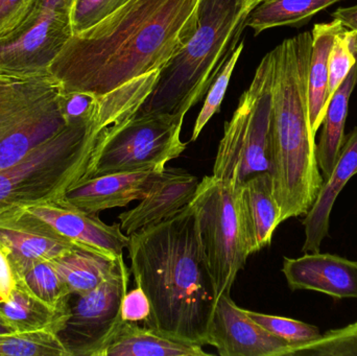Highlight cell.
Returning <instances> with one entry per match:
<instances>
[{
	"label": "cell",
	"mask_w": 357,
	"mask_h": 356,
	"mask_svg": "<svg viewBox=\"0 0 357 356\" xmlns=\"http://www.w3.org/2000/svg\"><path fill=\"white\" fill-rule=\"evenodd\" d=\"M199 0H129L73 35L47 68L60 91L104 95L161 70L195 33Z\"/></svg>",
	"instance_id": "cell-1"
},
{
	"label": "cell",
	"mask_w": 357,
	"mask_h": 356,
	"mask_svg": "<svg viewBox=\"0 0 357 356\" xmlns=\"http://www.w3.org/2000/svg\"><path fill=\"white\" fill-rule=\"evenodd\" d=\"M129 238L130 272L150 301L144 326L185 342L207 345L218 298L192 203Z\"/></svg>",
	"instance_id": "cell-2"
},
{
	"label": "cell",
	"mask_w": 357,
	"mask_h": 356,
	"mask_svg": "<svg viewBox=\"0 0 357 356\" xmlns=\"http://www.w3.org/2000/svg\"><path fill=\"white\" fill-rule=\"evenodd\" d=\"M312 45V33L304 31L272 50L270 175L281 223L305 215L324 182L308 108Z\"/></svg>",
	"instance_id": "cell-3"
},
{
	"label": "cell",
	"mask_w": 357,
	"mask_h": 356,
	"mask_svg": "<svg viewBox=\"0 0 357 356\" xmlns=\"http://www.w3.org/2000/svg\"><path fill=\"white\" fill-rule=\"evenodd\" d=\"M254 8L250 0H199L195 33L161 69L152 93L136 115L169 113L185 116L207 94L236 49Z\"/></svg>",
	"instance_id": "cell-4"
},
{
	"label": "cell",
	"mask_w": 357,
	"mask_h": 356,
	"mask_svg": "<svg viewBox=\"0 0 357 356\" xmlns=\"http://www.w3.org/2000/svg\"><path fill=\"white\" fill-rule=\"evenodd\" d=\"M113 125L100 104L93 118L68 123L19 162L0 171V215L62 200L85 179L94 148Z\"/></svg>",
	"instance_id": "cell-5"
},
{
	"label": "cell",
	"mask_w": 357,
	"mask_h": 356,
	"mask_svg": "<svg viewBox=\"0 0 357 356\" xmlns=\"http://www.w3.org/2000/svg\"><path fill=\"white\" fill-rule=\"evenodd\" d=\"M273 52L256 69L239 98L218 144L212 177L237 188L260 173H270Z\"/></svg>",
	"instance_id": "cell-6"
},
{
	"label": "cell",
	"mask_w": 357,
	"mask_h": 356,
	"mask_svg": "<svg viewBox=\"0 0 357 356\" xmlns=\"http://www.w3.org/2000/svg\"><path fill=\"white\" fill-rule=\"evenodd\" d=\"M184 117L169 113L135 114L111 125L94 148L85 179L165 167L188 146L181 140Z\"/></svg>",
	"instance_id": "cell-7"
},
{
	"label": "cell",
	"mask_w": 357,
	"mask_h": 356,
	"mask_svg": "<svg viewBox=\"0 0 357 356\" xmlns=\"http://www.w3.org/2000/svg\"><path fill=\"white\" fill-rule=\"evenodd\" d=\"M191 203L197 210L202 244L218 298L231 292L250 256L239 224L236 188L207 176L199 182Z\"/></svg>",
	"instance_id": "cell-8"
},
{
	"label": "cell",
	"mask_w": 357,
	"mask_h": 356,
	"mask_svg": "<svg viewBox=\"0 0 357 356\" xmlns=\"http://www.w3.org/2000/svg\"><path fill=\"white\" fill-rule=\"evenodd\" d=\"M123 256L94 290L69 295L67 318L56 334L69 356H98L123 321L121 305L129 288L130 271Z\"/></svg>",
	"instance_id": "cell-9"
},
{
	"label": "cell",
	"mask_w": 357,
	"mask_h": 356,
	"mask_svg": "<svg viewBox=\"0 0 357 356\" xmlns=\"http://www.w3.org/2000/svg\"><path fill=\"white\" fill-rule=\"evenodd\" d=\"M71 8L73 0H42L36 20L0 42V73L15 77L47 75L48 67L73 37Z\"/></svg>",
	"instance_id": "cell-10"
},
{
	"label": "cell",
	"mask_w": 357,
	"mask_h": 356,
	"mask_svg": "<svg viewBox=\"0 0 357 356\" xmlns=\"http://www.w3.org/2000/svg\"><path fill=\"white\" fill-rule=\"evenodd\" d=\"M0 244L16 278L37 263L56 261L79 248L25 208L0 215Z\"/></svg>",
	"instance_id": "cell-11"
},
{
	"label": "cell",
	"mask_w": 357,
	"mask_h": 356,
	"mask_svg": "<svg viewBox=\"0 0 357 356\" xmlns=\"http://www.w3.org/2000/svg\"><path fill=\"white\" fill-rule=\"evenodd\" d=\"M207 345L222 356H283L291 345L254 321L224 293L216 299L207 332Z\"/></svg>",
	"instance_id": "cell-12"
},
{
	"label": "cell",
	"mask_w": 357,
	"mask_h": 356,
	"mask_svg": "<svg viewBox=\"0 0 357 356\" xmlns=\"http://www.w3.org/2000/svg\"><path fill=\"white\" fill-rule=\"evenodd\" d=\"M25 209L79 248L119 257L129 245V235L121 231V224L108 225L98 215L84 212L62 201L40 203Z\"/></svg>",
	"instance_id": "cell-13"
},
{
	"label": "cell",
	"mask_w": 357,
	"mask_h": 356,
	"mask_svg": "<svg viewBox=\"0 0 357 356\" xmlns=\"http://www.w3.org/2000/svg\"><path fill=\"white\" fill-rule=\"evenodd\" d=\"M165 169L160 165L82 180L69 188L61 201L92 215L126 207L134 201L142 200Z\"/></svg>",
	"instance_id": "cell-14"
},
{
	"label": "cell",
	"mask_w": 357,
	"mask_h": 356,
	"mask_svg": "<svg viewBox=\"0 0 357 356\" xmlns=\"http://www.w3.org/2000/svg\"><path fill=\"white\" fill-rule=\"evenodd\" d=\"M282 272L291 291H314L337 300L357 299V261L319 251L299 258L284 257Z\"/></svg>",
	"instance_id": "cell-15"
},
{
	"label": "cell",
	"mask_w": 357,
	"mask_h": 356,
	"mask_svg": "<svg viewBox=\"0 0 357 356\" xmlns=\"http://www.w3.org/2000/svg\"><path fill=\"white\" fill-rule=\"evenodd\" d=\"M199 184L195 176L165 167L137 206L119 215L121 231L130 235L175 215L193 200Z\"/></svg>",
	"instance_id": "cell-16"
},
{
	"label": "cell",
	"mask_w": 357,
	"mask_h": 356,
	"mask_svg": "<svg viewBox=\"0 0 357 356\" xmlns=\"http://www.w3.org/2000/svg\"><path fill=\"white\" fill-rule=\"evenodd\" d=\"M241 234L248 254L270 246L281 224V210L273 192L270 173H260L236 188Z\"/></svg>",
	"instance_id": "cell-17"
},
{
	"label": "cell",
	"mask_w": 357,
	"mask_h": 356,
	"mask_svg": "<svg viewBox=\"0 0 357 356\" xmlns=\"http://www.w3.org/2000/svg\"><path fill=\"white\" fill-rule=\"evenodd\" d=\"M357 173V127L345 136L343 146L331 176L323 182L316 201L305 215V229L302 252L320 251L323 240L328 236L331 215L337 196Z\"/></svg>",
	"instance_id": "cell-18"
},
{
	"label": "cell",
	"mask_w": 357,
	"mask_h": 356,
	"mask_svg": "<svg viewBox=\"0 0 357 356\" xmlns=\"http://www.w3.org/2000/svg\"><path fill=\"white\" fill-rule=\"evenodd\" d=\"M203 346L160 334L137 322L121 321L98 356H205Z\"/></svg>",
	"instance_id": "cell-19"
},
{
	"label": "cell",
	"mask_w": 357,
	"mask_h": 356,
	"mask_svg": "<svg viewBox=\"0 0 357 356\" xmlns=\"http://www.w3.org/2000/svg\"><path fill=\"white\" fill-rule=\"evenodd\" d=\"M66 125L59 107L58 93L0 139V171L19 162Z\"/></svg>",
	"instance_id": "cell-20"
},
{
	"label": "cell",
	"mask_w": 357,
	"mask_h": 356,
	"mask_svg": "<svg viewBox=\"0 0 357 356\" xmlns=\"http://www.w3.org/2000/svg\"><path fill=\"white\" fill-rule=\"evenodd\" d=\"M345 29L337 19L318 23L312 29V54L308 71V108L310 129L317 136L326 113L328 93V62L331 48L337 33Z\"/></svg>",
	"instance_id": "cell-21"
},
{
	"label": "cell",
	"mask_w": 357,
	"mask_h": 356,
	"mask_svg": "<svg viewBox=\"0 0 357 356\" xmlns=\"http://www.w3.org/2000/svg\"><path fill=\"white\" fill-rule=\"evenodd\" d=\"M16 280L10 298L0 301V317L16 332L50 330L58 334L66 320L67 309H52L36 297L22 280Z\"/></svg>",
	"instance_id": "cell-22"
},
{
	"label": "cell",
	"mask_w": 357,
	"mask_h": 356,
	"mask_svg": "<svg viewBox=\"0 0 357 356\" xmlns=\"http://www.w3.org/2000/svg\"><path fill=\"white\" fill-rule=\"evenodd\" d=\"M356 85L357 62L331 98L323 119V130L316 146V154L324 180L331 176L341 153L345 140L350 98Z\"/></svg>",
	"instance_id": "cell-23"
},
{
	"label": "cell",
	"mask_w": 357,
	"mask_h": 356,
	"mask_svg": "<svg viewBox=\"0 0 357 356\" xmlns=\"http://www.w3.org/2000/svg\"><path fill=\"white\" fill-rule=\"evenodd\" d=\"M119 257L75 248L54 263L70 294L82 295L94 290L110 275Z\"/></svg>",
	"instance_id": "cell-24"
},
{
	"label": "cell",
	"mask_w": 357,
	"mask_h": 356,
	"mask_svg": "<svg viewBox=\"0 0 357 356\" xmlns=\"http://www.w3.org/2000/svg\"><path fill=\"white\" fill-rule=\"evenodd\" d=\"M342 0H264L248 16L245 27L255 36L266 29L303 22Z\"/></svg>",
	"instance_id": "cell-25"
},
{
	"label": "cell",
	"mask_w": 357,
	"mask_h": 356,
	"mask_svg": "<svg viewBox=\"0 0 357 356\" xmlns=\"http://www.w3.org/2000/svg\"><path fill=\"white\" fill-rule=\"evenodd\" d=\"M18 278L40 300L52 309L66 311L70 292L59 274L54 261L37 263Z\"/></svg>",
	"instance_id": "cell-26"
},
{
	"label": "cell",
	"mask_w": 357,
	"mask_h": 356,
	"mask_svg": "<svg viewBox=\"0 0 357 356\" xmlns=\"http://www.w3.org/2000/svg\"><path fill=\"white\" fill-rule=\"evenodd\" d=\"M0 355L4 356H69L54 332L0 334Z\"/></svg>",
	"instance_id": "cell-27"
},
{
	"label": "cell",
	"mask_w": 357,
	"mask_h": 356,
	"mask_svg": "<svg viewBox=\"0 0 357 356\" xmlns=\"http://www.w3.org/2000/svg\"><path fill=\"white\" fill-rule=\"evenodd\" d=\"M291 355L357 356V322L321 334L304 344L293 345Z\"/></svg>",
	"instance_id": "cell-28"
},
{
	"label": "cell",
	"mask_w": 357,
	"mask_h": 356,
	"mask_svg": "<svg viewBox=\"0 0 357 356\" xmlns=\"http://www.w3.org/2000/svg\"><path fill=\"white\" fill-rule=\"evenodd\" d=\"M243 47H245L243 41L239 42L236 49L232 52L230 58L226 61L218 77L214 79L213 84L210 86L205 102L202 107L201 112H199L197 121H195L190 142L195 141L197 139L199 134L202 133L204 127L207 125L208 121L220 111V105H222V100H224L225 94H226L229 83H230L231 77H232L233 71H234L235 66L238 62Z\"/></svg>",
	"instance_id": "cell-29"
},
{
	"label": "cell",
	"mask_w": 357,
	"mask_h": 356,
	"mask_svg": "<svg viewBox=\"0 0 357 356\" xmlns=\"http://www.w3.org/2000/svg\"><path fill=\"white\" fill-rule=\"evenodd\" d=\"M245 311L254 321L257 322L271 334L291 345L304 344L318 338L321 334L318 327L304 322L256 311Z\"/></svg>",
	"instance_id": "cell-30"
},
{
	"label": "cell",
	"mask_w": 357,
	"mask_h": 356,
	"mask_svg": "<svg viewBox=\"0 0 357 356\" xmlns=\"http://www.w3.org/2000/svg\"><path fill=\"white\" fill-rule=\"evenodd\" d=\"M352 38H354V31L345 27L341 33H337L331 48L328 62V93H327L328 104L337 88L345 81L350 70L356 64L357 56L352 50L351 46Z\"/></svg>",
	"instance_id": "cell-31"
},
{
	"label": "cell",
	"mask_w": 357,
	"mask_h": 356,
	"mask_svg": "<svg viewBox=\"0 0 357 356\" xmlns=\"http://www.w3.org/2000/svg\"><path fill=\"white\" fill-rule=\"evenodd\" d=\"M42 0H0V42L20 33L36 20Z\"/></svg>",
	"instance_id": "cell-32"
},
{
	"label": "cell",
	"mask_w": 357,
	"mask_h": 356,
	"mask_svg": "<svg viewBox=\"0 0 357 356\" xmlns=\"http://www.w3.org/2000/svg\"><path fill=\"white\" fill-rule=\"evenodd\" d=\"M128 1L129 0H75L70 15L73 36L98 24Z\"/></svg>",
	"instance_id": "cell-33"
},
{
	"label": "cell",
	"mask_w": 357,
	"mask_h": 356,
	"mask_svg": "<svg viewBox=\"0 0 357 356\" xmlns=\"http://www.w3.org/2000/svg\"><path fill=\"white\" fill-rule=\"evenodd\" d=\"M102 100V95L91 92H59V107L67 125L93 118Z\"/></svg>",
	"instance_id": "cell-34"
},
{
	"label": "cell",
	"mask_w": 357,
	"mask_h": 356,
	"mask_svg": "<svg viewBox=\"0 0 357 356\" xmlns=\"http://www.w3.org/2000/svg\"><path fill=\"white\" fill-rule=\"evenodd\" d=\"M151 313L150 301L140 286H136L126 294L121 305V318L123 321L144 322Z\"/></svg>",
	"instance_id": "cell-35"
},
{
	"label": "cell",
	"mask_w": 357,
	"mask_h": 356,
	"mask_svg": "<svg viewBox=\"0 0 357 356\" xmlns=\"http://www.w3.org/2000/svg\"><path fill=\"white\" fill-rule=\"evenodd\" d=\"M16 282V276L10 259L0 244V301H6L10 298Z\"/></svg>",
	"instance_id": "cell-36"
},
{
	"label": "cell",
	"mask_w": 357,
	"mask_h": 356,
	"mask_svg": "<svg viewBox=\"0 0 357 356\" xmlns=\"http://www.w3.org/2000/svg\"><path fill=\"white\" fill-rule=\"evenodd\" d=\"M333 18L339 20L346 29L354 31L351 46L352 50L357 56V4L337 8L333 13Z\"/></svg>",
	"instance_id": "cell-37"
},
{
	"label": "cell",
	"mask_w": 357,
	"mask_h": 356,
	"mask_svg": "<svg viewBox=\"0 0 357 356\" xmlns=\"http://www.w3.org/2000/svg\"><path fill=\"white\" fill-rule=\"evenodd\" d=\"M19 77H12V75H4V73H0V91L4 88L8 87L10 84L13 82L16 81Z\"/></svg>",
	"instance_id": "cell-38"
},
{
	"label": "cell",
	"mask_w": 357,
	"mask_h": 356,
	"mask_svg": "<svg viewBox=\"0 0 357 356\" xmlns=\"http://www.w3.org/2000/svg\"><path fill=\"white\" fill-rule=\"evenodd\" d=\"M16 332L1 317H0V334H12Z\"/></svg>",
	"instance_id": "cell-39"
},
{
	"label": "cell",
	"mask_w": 357,
	"mask_h": 356,
	"mask_svg": "<svg viewBox=\"0 0 357 356\" xmlns=\"http://www.w3.org/2000/svg\"><path fill=\"white\" fill-rule=\"evenodd\" d=\"M264 1V0H250V2H251L252 4H253L254 6H257L258 3H260V2Z\"/></svg>",
	"instance_id": "cell-40"
}]
</instances>
